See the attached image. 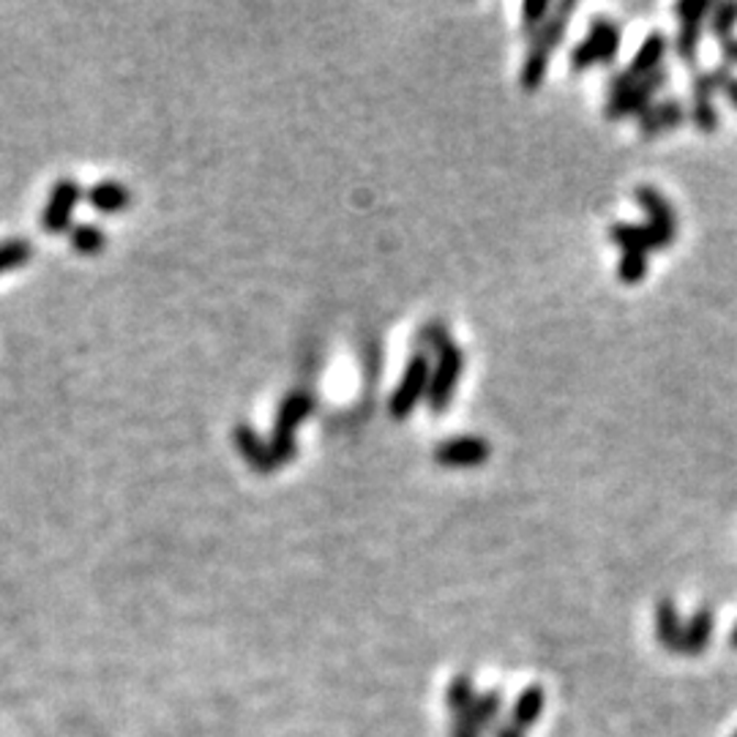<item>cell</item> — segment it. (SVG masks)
Wrapping results in <instances>:
<instances>
[{
  "label": "cell",
  "mask_w": 737,
  "mask_h": 737,
  "mask_svg": "<svg viewBox=\"0 0 737 737\" xmlns=\"http://www.w3.org/2000/svg\"><path fill=\"white\" fill-rule=\"evenodd\" d=\"M574 11H576L574 0H563V3L554 6L552 14L547 16V22H543V25L532 33L530 47H527V55H525V64H521V72H519L521 90L532 94V90L541 88V82L547 79V72H549V61H552L554 50H558L560 42H563L565 28H569V20Z\"/></svg>",
  "instance_id": "1"
},
{
  "label": "cell",
  "mask_w": 737,
  "mask_h": 737,
  "mask_svg": "<svg viewBox=\"0 0 737 737\" xmlns=\"http://www.w3.org/2000/svg\"><path fill=\"white\" fill-rule=\"evenodd\" d=\"M667 79H669L667 69H659L656 74H650V77L639 79L634 88L623 90V94H615V96H606L604 118L606 121H623V118L642 116V112L653 105L656 94H659L663 85H667Z\"/></svg>",
  "instance_id": "5"
},
{
  "label": "cell",
  "mask_w": 737,
  "mask_h": 737,
  "mask_svg": "<svg viewBox=\"0 0 737 737\" xmlns=\"http://www.w3.org/2000/svg\"><path fill=\"white\" fill-rule=\"evenodd\" d=\"M88 202L101 213H118L132 206V191L118 180H101L88 189Z\"/></svg>",
  "instance_id": "16"
},
{
  "label": "cell",
  "mask_w": 737,
  "mask_h": 737,
  "mask_svg": "<svg viewBox=\"0 0 737 737\" xmlns=\"http://www.w3.org/2000/svg\"><path fill=\"white\" fill-rule=\"evenodd\" d=\"M617 276L626 285H639L648 276V254L642 252H623L620 265H617Z\"/></svg>",
  "instance_id": "26"
},
{
  "label": "cell",
  "mask_w": 737,
  "mask_h": 737,
  "mask_svg": "<svg viewBox=\"0 0 737 737\" xmlns=\"http://www.w3.org/2000/svg\"><path fill=\"white\" fill-rule=\"evenodd\" d=\"M451 737H484V733H481V729L475 727L473 718L464 713V716H453Z\"/></svg>",
  "instance_id": "30"
},
{
  "label": "cell",
  "mask_w": 737,
  "mask_h": 737,
  "mask_svg": "<svg viewBox=\"0 0 737 737\" xmlns=\"http://www.w3.org/2000/svg\"><path fill=\"white\" fill-rule=\"evenodd\" d=\"M637 202L642 206V211L648 213V224H653L656 230H661L663 235L674 238L680 230V221H678V213H674V208L669 206L667 197L661 195L656 186H639L637 189Z\"/></svg>",
  "instance_id": "12"
},
{
  "label": "cell",
  "mask_w": 737,
  "mask_h": 737,
  "mask_svg": "<svg viewBox=\"0 0 737 737\" xmlns=\"http://www.w3.org/2000/svg\"><path fill=\"white\" fill-rule=\"evenodd\" d=\"M722 55L727 61V66L737 64V38H729V42L722 44Z\"/></svg>",
  "instance_id": "32"
},
{
  "label": "cell",
  "mask_w": 737,
  "mask_h": 737,
  "mask_svg": "<svg viewBox=\"0 0 737 737\" xmlns=\"http://www.w3.org/2000/svg\"><path fill=\"white\" fill-rule=\"evenodd\" d=\"M685 121H689V107H685L680 99H672V96H669V99L653 101V105L639 116V132H642L645 140H653L672 132V129L683 127Z\"/></svg>",
  "instance_id": "10"
},
{
  "label": "cell",
  "mask_w": 737,
  "mask_h": 737,
  "mask_svg": "<svg viewBox=\"0 0 737 737\" xmlns=\"http://www.w3.org/2000/svg\"><path fill=\"white\" fill-rule=\"evenodd\" d=\"M685 623L680 620V612L672 598H661L656 606V637L669 653H683Z\"/></svg>",
  "instance_id": "13"
},
{
  "label": "cell",
  "mask_w": 737,
  "mask_h": 737,
  "mask_svg": "<svg viewBox=\"0 0 737 737\" xmlns=\"http://www.w3.org/2000/svg\"><path fill=\"white\" fill-rule=\"evenodd\" d=\"M716 94H718V88H716V79H713V69L694 72V77H691L689 118L702 134H713V132H718V127H722V116H718L716 105H713V96Z\"/></svg>",
  "instance_id": "7"
},
{
  "label": "cell",
  "mask_w": 737,
  "mask_h": 737,
  "mask_svg": "<svg viewBox=\"0 0 737 737\" xmlns=\"http://www.w3.org/2000/svg\"><path fill=\"white\" fill-rule=\"evenodd\" d=\"M475 696L479 694H475L473 678H470L468 672L457 674L446 691V705H448V711H451V716H462V713H468L470 707L475 705Z\"/></svg>",
  "instance_id": "20"
},
{
  "label": "cell",
  "mask_w": 737,
  "mask_h": 737,
  "mask_svg": "<svg viewBox=\"0 0 737 737\" xmlns=\"http://www.w3.org/2000/svg\"><path fill=\"white\" fill-rule=\"evenodd\" d=\"M79 197H82V189H79L77 180L61 178L50 191V200L42 211V230H47L50 235H61V232L69 230Z\"/></svg>",
  "instance_id": "8"
},
{
  "label": "cell",
  "mask_w": 737,
  "mask_h": 737,
  "mask_svg": "<svg viewBox=\"0 0 737 737\" xmlns=\"http://www.w3.org/2000/svg\"><path fill=\"white\" fill-rule=\"evenodd\" d=\"M552 9L554 6L549 0H530V3L521 6V33H527V38H530L547 22Z\"/></svg>",
  "instance_id": "27"
},
{
  "label": "cell",
  "mask_w": 737,
  "mask_h": 737,
  "mask_svg": "<svg viewBox=\"0 0 737 737\" xmlns=\"http://www.w3.org/2000/svg\"><path fill=\"white\" fill-rule=\"evenodd\" d=\"M587 36L595 38V42L601 44V50L606 53V61H609V64H615L617 53H620V44H623L620 25H617L615 20H609V16H595V20L590 22Z\"/></svg>",
  "instance_id": "18"
},
{
  "label": "cell",
  "mask_w": 737,
  "mask_h": 737,
  "mask_svg": "<svg viewBox=\"0 0 737 737\" xmlns=\"http://www.w3.org/2000/svg\"><path fill=\"white\" fill-rule=\"evenodd\" d=\"M311 410H315V396H311L309 391H293L290 396L282 399L268 440L271 457H274L276 468H279V464H290L295 459V451H298V446H295V429L311 416Z\"/></svg>",
  "instance_id": "2"
},
{
  "label": "cell",
  "mask_w": 737,
  "mask_h": 737,
  "mask_svg": "<svg viewBox=\"0 0 737 737\" xmlns=\"http://www.w3.org/2000/svg\"><path fill=\"white\" fill-rule=\"evenodd\" d=\"M543 702H547L543 700V691L538 689V685H527V689L519 691V696H516V702L512 707V718H508V722L516 724V727L527 733V729H530L532 724L541 718Z\"/></svg>",
  "instance_id": "17"
},
{
  "label": "cell",
  "mask_w": 737,
  "mask_h": 737,
  "mask_svg": "<svg viewBox=\"0 0 737 737\" xmlns=\"http://www.w3.org/2000/svg\"><path fill=\"white\" fill-rule=\"evenodd\" d=\"M667 50H669V38L663 36L661 31H653L648 38H645L639 53L634 55V61L626 66V69L631 72V77H637V79L650 77V74L663 69L661 64H663V58H667Z\"/></svg>",
  "instance_id": "14"
},
{
  "label": "cell",
  "mask_w": 737,
  "mask_h": 737,
  "mask_svg": "<svg viewBox=\"0 0 737 737\" xmlns=\"http://www.w3.org/2000/svg\"><path fill=\"white\" fill-rule=\"evenodd\" d=\"M609 241L615 243V246H620L623 252L650 254V252H663V249L672 246L674 238L663 235V232L656 230L653 224H626V221H620V224L609 227Z\"/></svg>",
  "instance_id": "9"
},
{
  "label": "cell",
  "mask_w": 737,
  "mask_h": 737,
  "mask_svg": "<svg viewBox=\"0 0 737 737\" xmlns=\"http://www.w3.org/2000/svg\"><path fill=\"white\" fill-rule=\"evenodd\" d=\"M735 737H737V735H735Z\"/></svg>",
  "instance_id": "34"
},
{
  "label": "cell",
  "mask_w": 737,
  "mask_h": 737,
  "mask_svg": "<svg viewBox=\"0 0 737 737\" xmlns=\"http://www.w3.org/2000/svg\"><path fill=\"white\" fill-rule=\"evenodd\" d=\"M232 442H235V448L241 451V457L246 459V464L252 470H257V473H274L276 470V462L274 457H271V448L268 442L260 438V432L254 427H249V424H238L235 429H232Z\"/></svg>",
  "instance_id": "11"
},
{
  "label": "cell",
  "mask_w": 737,
  "mask_h": 737,
  "mask_svg": "<svg viewBox=\"0 0 737 737\" xmlns=\"http://www.w3.org/2000/svg\"><path fill=\"white\" fill-rule=\"evenodd\" d=\"M72 246L79 254H99L107 246V235L96 224H77L72 230Z\"/></svg>",
  "instance_id": "25"
},
{
  "label": "cell",
  "mask_w": 737,
  "mask_h": 737,
  "mask_svg": "<svg viewBox=\"0 0 737 737\" xmlns=\"http://www.w3.org/2000/svg\"><path fill=\"white\" fill-rule=\"evenodd\" d=\"M33 246L25 238H9V241H0V274H9V271L22 268V265L31 263Z\"/></svg>",
  "instance_id": "22"
},
{
  "label": "cell",
  "mask_w": 737,
  "mask_h": 737,
  "mask_svg": "<svg viewBox=\"0 0 737 737\" xmlns=\"http://www.w3.org/2000/svg\"><path fill=\"white\" fill-rule=\"evenodd\" d=\"M492 737H527V733H525V729L516 727V724H512V722H501L495 727V735H492Z\"/></svg>",
  "instance_id": "31"
},
{
  "label": "cell",
  "mask_w": 737,
  "mask_h": 737,
  "mask_svg": "<svg viewBox=\"0 0 737 737\" xmlns=\"http://www.w3.org/2000/svg\"><path fill=\"white\" fill-rule=\"evenodd\" d=\"M448 342H453L451 339V333H448V326L442 320H432V322H427V326L421 328V331H418V337H416V353H421V355H438L442 348H446Z\"/></svg>",
  "instance_id": "24"
},
{
  "label": "cell",
  "mask_w": 737,
  "mask_h": 737,
  "mask_svg": "<svg viewBox=\"0 0 737 737\" xmlns=\"http://www.w3.org/2000/svg\"><path fill=\"white\" fill-rule=\"evenodd\" d=\"M429 374H432V361L421 353H413L407 361L405 374H402L399 385L394 388L388 399V413L394 421H405L413 416L421 402H427L429 394Z\"/></svg>",
  "instance_id": "3"
},
{
  "label": "cell",
  "mask_w": 737,
  "mask_h": 737,
  "mask_svg": "<svg viewBox=\"0 0 737 737\" xmlns=\"http://www.w3.org/2000/svg\"><path fill=\"white\" fill-rule=\"evenodd\" d=\"M713 79H716L718 94L727 96L729 105L737 110V77L729 72V66H718V69H713Z\"/></svg>",
  "instance_id": "29"
},
{
  "label": "cell",
  "mask_w": 737,
  "mask_h": 737,
  "mask_svg": "<svg viewBox=\"0 0 737 737\" xmlns=\"http://www.w3.org/2000/svg\"><path fill=\"white\" fill-rule=\"evenodd\" d=\"M705 25L707 22H680V31H678V36H674V44H672L680 61L694 64L696 55H700Z\"/></svg>",
  "instance_id": "21"
},
{
  "label": "cell",
  "mask_w": 737,
  "mask_h": 737,
  "mask_svg": "<svg viewBox=\"0 0 737 737\" xmlns=\"http://www.w3.org/2000/svg\"><path fill=\"white\" fill-rule=\"evenodd\" d=\"M735 25H737V3L735 0H729V3H718L713 6L711 16H707V31L713 33V36L718 38V42H729L735 33Z\"/></svg>",
  "instance_id": "23"
},
{
  "label": "cell",
  "mask_w": 737,
  "mask_h": 737,
  "mask_svg": "<svg viewBox=\"0 0 737 737\" xmlns=\"http://www.w3.org/2000/svg\"><path fill=\"white\" fill-rule=\"evenodd\" d=\"M713 637V609L711 606H700L685 623L683 634V656H700L705 653Z\"/></svg>",
  "instance_id": "15"
},
{
  "label": "cell",
  "mask_w": 737,
  "mask_h": 737,
  "mask_svg": "<svg viewBox=\"0 0 737 737\" xmlns=\"http://www.w3.org/2000/svg\"><path fill=\"white\" fill-rule=\"evenodd\" d=\"M711 11L713 3H707V0H683V3L674 6V14L680 16V22H707Z\"/></svg>",
  "instance_id": "28"
},
{
  "label": "cell",
  "mask_w": 737,
  "mask_h": 737,
  "mask_svg": "<svg viewBox=\"0 0 737 737\" xmlns=\"http://www.w3.org/2000/svg\"><path fill=\"white\" fill-rule=\"evenodd\" d=\"M432 457L440 468L470 470V468H481V464L490 462L492 446H490V440L479 438V435H457V438H448V440L438 442Z\"/></svg>",
  "instance_id": "6"
},
{
  "label": "cell",
  "mask_w": 737,
  "mask_h": 737,
  "mask_svg": "<svg viewBox=\"0 0 737 737\" xmlns=\"http://www.w3.org/2000/svg\"><path fill=\"white\" fill-rule=\"evenodd\" d=\"M462 372H464V350L459 348L457 342H448L446 348L435 355L432 374H429L427 405L435 416L446 413V407L451 405L459 380H462Z\"/></svg>",
  "instance_id": "4"
},
{
  "label": "cell",
  "mask_w": 737,
  "mask_h": 737,
  "mask_svg": "<svg viewBox=\"0 0 737 737\" xmlns=\"http://www.w3.org/2000/svg\"><path fill=\"white\" fill-rule=\"evenodd\" d=\"M501 711H503V696L497 694V691H486V694L475 696V705L470 707L468 716L473 718L475 727H479L481 733L486 735L492 727H497ZM462 716H464V713H462Z\"/></svg>",
  "instance_id": "19"
},
{
  "label": "cell",
  "mask_w": 737,
  "mask_h": 737,
  "mask_svg": "<svg viewBox=\"0 0 737 737\" xmlns=\"http://www.w3.org/2000/svg\"><path fill=\"white\" fill-rule=\"evenodd\" d=\"M729 642H733V648L737 650V623H735V628H733V637H729Z\"/></svg>",
  "instance_id": "33"
}]
</instances>
